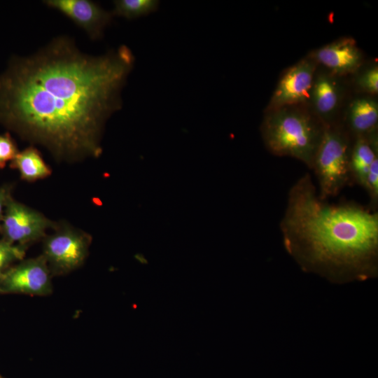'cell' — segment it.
Masks as SVG:
<instances>
[{"label":"cell","mask_w":378,"mask_h":378,"mask_svg":"<svg viewBox=\"0 0 378 378\" xmlns=\"http://www.w3.org/2000/svg\"><path fill=\"white\" fill-rule=\"evenodd\" d=\"M134 60L125 45L93 56L64 36L13 57L0 74V122L59 160L97 157Z\"/></svg>","instance_id":"obj_1"},{"label":"cell","mask_w":378,"mask_h":378,"mask_svg":"<svg viewBox=\"0 0 378 378\" xmlns=\"http://www.w3.org/2000/svg\"><path fill=\"white\" fill-rule=\"evenodd\" d=\"M280 230L286 251L307 271L335 279L377 274V211L321 200L309 173L290 188Z\"/></svg>","instance_id":"obj_2"},{"label":"cell","mask_w":378,"mask_h":378,"mask_svg":"<svg viewBox=\"0 0 378 378\" xmlns=\"http://www.w3.org/2000/svg\"><path fill=\"white\" fill-rule=\"evenodd\" d=\"M324 128L308 111L290 106L268 111L261 132L271 153L295 158L312 169Z\"/></svg>","instance_id":"obj_3"},{"label":"cell","mask_w":378,"mask_h":378,"mask_svg":"<svg viewBox=\"0 0 378 378\" xmlns=\"http://www.w3.org/2000/svg\"><path fill=\"white\" fill-rule=\"evenodd\" d=\"M351 144L348 132L340 125L325 126L312 167L321 200L337 196L352 183L349 164Z\"/></svg>","instance_id":"obj_4"},{"label":"cell","mask_w":378,"mask_h":378,"mask_svg":"<svg viewBox=\"0 0 378 378\" xmlns=\"http://www.w3.org/2000/svg\"><path fill=\"white\" fill-rule=\"evenodd\" d=\"M89 244L87 234L64 228L46 238L43 255L55 272H67L83 262Z\"/></svg>","instance_id":"obj_5"},{"label":"cell","mask_w":378,"mask_h":378,"mask_svg":"<svg viewBox=\"0 0 378 378\" xmlns=\"http://www.w3.org/2000/svg\"><path fill=\"white\" fill-rule=\"evenodd\" d=\"M6 240L20 245L45 236L52 223L41 213L9 199L2 218Z\"/></svg>","instance_id":"obj_6"},{"label":"cell","mask_w":378,"mask_h":378,"mask_svg":"<svg viewBox=\"0 0 378 378\" xmlns=\"http://www.w3.org/2000/svg\"><path fill=\"white\" fill-rule=\"evenodd\" d=\"M0 276L2 291L45 295L52 290L50 269L43 255L25 260Z\"/></svg>","instance_id":"obj_7"},{"label":"cell","mask_w":378,"mask_h":378,"mask_svg":"<svg viewBox=\"0 0 378 378\" xmlns=\"http://www.w3.org/2000/svg\"><path fill=\"white\" fill-rule=\"evenodd\" d=\"M315 63L303 59L290 67L281 78L267 111L293 106L311 98Z\"/></svg>","instance_id":"obj_8"},{"label":"cell","mask_w":378,"mask_h":378,"mask_svg":"<svg viewBox=\"0 0 378 378\" xmlns=\"http://www.w3.org/2000/svg\"><path fill=\"white\" fill-rule=\"evenodd\" d=\"M43 3L71 20L92 40L103 36L106 27L113 17L112 12L89 0H46Z\"/></svg>","instance_id":"obj_9"},{"label":"cell","mask_w":378,"mask_h":378,"mask_svg":"<svg viewBox=\"0 0 378 378\" xmlns=\"http://www.w3.org/2000/svg\"><path fill=\"white\" fill-rule=\"evenodd\" d=\"M315 57L318 62L338 74L354 71L362 62L360 50L351 38L341 39L318 49Z\"/></svg>","instance_id":"obj_10"},{"label":"cell","mask_w":378,"mask_h":378,"mask_svg":"<svg viewBox=\"0 0 378 378\" xmlns=\"http://www.w3.org/2000/svg\"><path fill=\"white\" fill-rule=\"evenodd\" d=\"M377 131L367 136L354 137L350 153L352 183L364 187L371 164L378 157Z\"/></svg>","instance_id":"obj_11"},{"label":"cell","mask_w":378,"mask_h":378,"mask_svg":"<svg viewBox=\"0 0 378 378\" xmlns=\"http://www.w3.org/2000/svg\"><path fill=\"white\" fill-rule=\"evenodd\" d=\"M377 103L370 97L354 100L348 114L349 128L354 137L367 136L377 131Z\"/></svg>","instance_id":"obj_12"},{"label":"cell","mask_w":378,"mask_h":378,"mask_svg":"<svg viewBox=\"0 0 378 378\" xmlns=\"http://www.w3.org/2000/svg\"><path fill=\"white\" fill-rule=\"evenodd\" d=\"M311 98L318 116L322 118V122L328 126V120L335 111L339 100L336 82L330 76L320 75L314 81Z\"/></svg>","instance_id":"obj_13"},{"label":"cell","mask_w":378,"mask_h":378,"mask_svg":"<svg viewBox=\"0 0 378 378\" xmlns=\"http://www.w3.org/2000/svg\"><path fill=\"white\" fill-rule=\"evenodd\" d=\"M18 169L21 178L27 181L45 178L51 174V169L45 162L39 151L33 146L18 153L10 164Z\"/></svg>","instance_id":"obj_14"},{"label":"cell","mask_w":378,"mask_h":378,"mask_svg":"<svg viewBox=\"0 0 378 378\" xmlns=\"http://www.w3.org/2000/svg\"><path fill=\"white\" fill-rule=\"evenodd\" d=\"M111 11L113 16L135 19L155 12L160 4L157 0H116Z\"/></svg>","instance_id":"obj_15"},{"label":"cell","mask_w":378,"mask_h":378,"mask_svg":"<svg viewBox=\"0 0 378 378\" xmlns=\"http://www.w3.org/2000/svg\"><path fill=\"white\" fill-rule=\"evenodd\" d=\"M363 188L366 190L369 198V208L377 211L378 206V157L371 164L367 175Z\"/></svg>","instance_id":"obj_16"},{"label":"cell","mask_w":378,"mask_h":378,"mask_svg":"<svg viewBox=\"0 0 378 378\" xmlns=\"http://www.w3.org/2000/svg\"><path fill=\"white\" fill-rule=\"evenodd\" d=\"M24 253V248L22 246H15L6 239L0 240V275L10 262L22 259Z\"/></svg>","instance_id":"obj_17"},{"label":"cell","mask_w":378,"mask_h":378,"mask_svg":"<svg viewBox=\"0 0 378 378\" xmlns=\"http://www.w3.org/2000/svg\"><path fill=\"white\" fill-rule=\"evenodd\" d=\"M18 152L15 142L8 133L0 134V169L12 161Z\"/></svg>","instance_id":"obj_18"},{"label":"cell","mask_w":378,"mask_h":378,"mask_svg":"<svg viewBox=\"0 0 378 378\" xmlns=\"http://www.w3.org/2000/svg\"><path fill=\"white\" fill-rule=\"evenodd\" d=\"M360 88L368 92L377 94L378 92V68L374 66L363 72L357 80Z\"/></svg>","instance_id":"obj_19"},{"label":"cell","mask_w":378,"mask_h":378,"mask_svg":"<svg viewBox=\"0 0 378 378\" xmlns=\"http://www.w3.org/2000/svg\"><path fill=\"white\" fill-rule=\"evenodd\" d=\"M10 198L8 188H0V221L3 218V211L9 199Z\"/></svg>","instance_id":"obj_20"},{"label":"cell","mask_w":378,"mask_h":378,"mask_svg":"<svg viewBox=\"0 0 378 378\" xmlns=\"http://www.w3.org/2000/svg\"><path fill=\"white\" fill-rule=\"evenodd\" d=\"M0 378H2V377L0 376Z\"/></svg>","instance_id":"obj_21"}]
</instances>
